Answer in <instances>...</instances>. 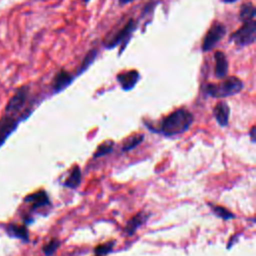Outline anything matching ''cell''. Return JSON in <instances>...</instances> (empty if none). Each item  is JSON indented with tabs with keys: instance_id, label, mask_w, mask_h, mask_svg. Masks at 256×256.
<instances>
[{
	"instance_id": "21",
	"label": "cell",
	"mask_w": 256,
	"mask_h": 256,
	"mask_svg": "<svg viewBox=\"0 0 256 256\" xmlns=\"http://www.w3.org/2000/svg\"><path fill=\"white\" fill-rule=\"evenodd\" d=\"M59 245H60V241L58 239H52L46 245H44V247L42 248L43 253L45 254V256H51L58 249Z\"/></svg>"
},
{
	"instance_id": "12",
	"label": "cell",
	"mask_w": 256,
	"mask_h": 256,
	"mask_svg": "<svg viewBox=\"0 0 256 256\" xmlns=\"http://www.w3.org/2000/svg\"><path fill=\"white\" fill-rule=\"evenodd\" d=\"M24 201L27 203H31L33 209L44 207L46 205H49V203H50L48 195L44 190H39L35 193L27 195L24 198Z\"/></svg>"
},
{
	"instance_id": "9",
	"label": "cell",
	"mask_w": 256,
	"mask_h": 256,
	"mask_svg": "<svg viewBox=\"0 0 256 256\" xmlns=\"http://www.w3.org/2000/svg\"><path fill=\"white\" fill-rule=\"evenodd\" d=\"M72 80H73V76L69 72H67L64 69L60 70L55 75V77L53 78V81H52L53 92L58 93V92L64 90L72 82Z\"/></svg>"
},
{
	"instance_id": "24",
	"label": "cell",
	"mask_w": 256,
	"mask_h": 256,
	"mask_svg": "<svg viewBox=\"0 0 256 256\" xmlns=\"http://www.w3.org/2000/svg\"><path fill=\"white\" fill-rule=\"evenodd\" d=\"M224 3H233V2H236L237 0H222Z\"/></svg>"
},
{
	"instance_id": "3",
	"label": "cell",
	"mask_w": 256,
	"mask_h": 256,
	"mask_svg": "<svg viewBox=\"0 0 256 256\" xmlns=\"http://www.w3.org/2000/svg\"><path fill=\"white\" fill-rule=\"evenodd\" d=\"M229 40L235 43L237 46L244 47L251 45L256 40V22L255 20H251L248 22H244L243 25L233 32Z\"/></svg>"
},
{
	"instance_id": "15",
	"label": "cell",
	"mask_w": 256,
	"mask_h": 256,
	"mask_svg": "<svg viewBox=\"0 0 256 256\" xmlns=\"http://www.w3.org/2000/svg\"><path fill=\"white\" fill-rule=\"evenodd\" d=\"M255 15H256V9L254 7V5L251 2H247V3H243L240 6L239 9V20L241 22H248L251 20L255 19Z\"/></svg>"
},
{
	"instance_id": "11",
	"label": "cell",
	"mask_w": 256,
	"mask_h": 256,
	"mask_svg": "<svg viewBox=\"0 0 256 256\" xmlns=\"http://www.w3.org/2000/svg\"><path fill=\"white\" fill-rule=\"evenodd\" d=\"M148 217H149V214H146L145 212H139L136 215H134L132 218L128 220V222L124 227L125 233L129 236L133 235L136 232V230L146 222Z\"/></svg>"
},
{
	"instance_id": "4",
	"label": "cell",
	"mask_w": 256,
	"mask_h": 256,
	"mask_svg": "<svg viewBox=\"0 0 256 256\" xmlns=\"http://www.w3.org/2000/svg\"><path fill=\"white\" fill-rule=\"evenodd\" d=\"M225 34H226L225 25L218 21L213 22L203 39L202 51L207 52L212 50L214 46L224 37Z\"/></svg>"
},
{
	"instance_id": "19",
	"label": "cell",
	"mask_w": 256,
	"mask_h": 256,
	"mask_svg": "<svg viewBox=\"0 0 256 256\" xmlns=\"http://www.w3.org/2000/svg\"><path fill=\"white\" fill-rule=\"evenodd\" d=\"M113 146H114V142L111 140H107V141L101 143L97 147L96 152L93 154L94 158H98V157H101V156H104V155L110 153L113 150Z\"/></svg>"
},
{
	"instance_id": "18",
	"label": "cell",
	"mask_w": 256,
	"mask_h": 256,
	"mask_svg": "<svg viewBox=\"0 0 256 256\" xmlns=\"http://www.w3.org/2000/svg\"><path fill=\"white\" fill-rule=\"evenodd\" d=\"M212 212L219 218L223 219V220H229L234 218V214L232 212H230L228 209H226L225 207H222L220 205H214L212 203H208Z\"/></svg>"
},
{
	"instance_id": "23",
	"label": "cell",
	"mask_w": 256,
	"mask_h": 256,
	"mask_svg": "<svg viewBox=\"0 0 256 256\" xmlns=\"http://www.w3.org/2000/svg\"><path fill=\"white\" fill-rule=\"evenodd\" d=\"M134 0H118V3H119V5H121V6H123V5H126V4H128V3H131V2H133Z\"/></svg>"
},
{
	"instance_id": "25",
	"label": "cell",
	"mask_w": 256,
	"mask_h": 256,
	"mask_svg": "<svg viewBox=\"0 0 256 256\" xmlns=\"http://www.w3.org/2000/svg\"><path fill=\"white\" fill-rule=\"evenodd\" d=\"M84 1H85V2H88V1H89V0H84Z\"/></svg>"
},
{
	"instance_id": "8",
	"label": "cell",
	"mask_w": 256,
	"mask_h": 256,
	"mask_svg": "<svg viewBox=\"0 0 256 256\" xmlns=\"http://www.w3.org/2000/svg\"><path fill=\"white\" fill-rule=\"evenodd\" d=\"M116 78L118 83L122 87V89L128 91L134 88V86L137 84L140 78V75L137 70H129V71L119 73L116 76Z\"/></svg>"
},
{
	"instance_id": "14",
	"label": "cell",
	"mask_w": 256,
	"mask_h": 256,
	"mask_svg": "<svg viewBox=\"0 0 256 256\" xmlns=\"http://www.w3.org/2000/svg\"><path fill=\"white\" fill-rule=\"evenodd\" d=\"M6 232L10 237L21 239L25 242L29 240V234L25 226H20L17 224H8L6 226Z\"/></svg>"
},
{
	"instance_id": "22",
	"label": "cell",
	"mask_w": 256,
	"mask_h": 256,
	"mask_svg": "<svg viewBox=\"0 0 256 256\" xmlns=\"http://www.w3.org/2000/svg\"><path fill=\"white\" fill-rule=\"evenodd\" d=\"M250 137H251V141L255 142V125H253L250 130Z\"/></svg>"
},
{
	"instance_id": "2",
	"label": "cell",
	"mask_w": 256,
	"mask_h": 256,
	"mask_svg": "<svg viewBox=\"0 0 256 256\" xmlns=\"http://www.w3.org/2000/svg\"><path fill=\"white\" fill-rule=\"evenodd\" d=\"M243 88L241 79L235 76L227 77L219 83H208L202 87L203 92L213 98H224L239 93Z\"/></svg>"
},
{
	"instance_id": "6",
	"label": "cell",
	"mask_w": 256,
	"mask_h": 256,
	"mask_svg": "<svg viewBox=\"0 0 256 256\" xmlns=\"http://www.w3.org/2000/svg\"><path fill=\"white\" fill-rule=\"evenodd\" d=\"M27 97H28V87L26 86L20 87L8 101L5 107V114L14 116L16 113L20 112V110L25 105Z\"/></svg>"
},
{
	"instance_id": "20",
	"label": "cell",
	"mask_w": 256,
	"mask_h": 256,
	"mask_svg": "<svg viewBox=\"0 0 256 256\" xmlns=\"http://www.w3.org/2000/svg\"><path fill=\"white\" fill-rule=\"evenodd\" d=\"M114 245H115V241H110V242H107V243L100 244V245H98L94 248V252H95L96 255H100V256L106 255L109 252H111Z\"/></svg>"
},
{
	"instance_id": "13",
	"label": "cell",
	"mask_w": 256,
	"mask_h": 256,
	"mask_svg": "<svg viewBox=\"0 0 256 256\" xmlns=\"http://www.w3.org/2000/svg\"><path fill=\"white\" fill-rule=\"evenodd\" d=\"M215 58V76L219 79L226 77L228 72V61L226 55L222 51H216Z\"/></svg>"
},
{
	"instance_id": "10",
	"label": "cell",
	"mask_w": 256,
	"mask_h": 256,
	"mask_svg": "<svg viewBox=\"0 0 256 256\" xmlns=\"http://www.w3.org/2000/svg\"><path fill=\"white\" fill-rule=\"evenodd\" d=\"M229 114L230 109L226 102H218L213 108V115L221 127H225L228 125Z\"/></svg>"
},
{
	"instance_id": "7",
	"label": "cell",
	"mask_w": 256,
	"mask_h": 256,
	"mask_svg": "<svg viewBox=\"0 0 256 256\" xmlns=\"http://www.w3.org/2000/svg\"><path fill=\"white\" fill-rule=\"evenodd\" d=\"M19 120L12 115L5 114L0 119V146L4 144L6 139L16 129Z\"/></svg>"
},
{
	"instance_id": "1",
	"label": "cell",
	"mask_w": 256,
	"mask_h": 256,
	"mask_svg": "<svg viewBox=\"0 0 256 256\" xmlns=\"http://www.w3.org/2000/svg\"><path fill=\"white\" fill-rule=\"evenodd\" d=\"M193 120V115L189 110L179 108L162 119L158 131L165 136L182 134L190 128Z\"/></svg>"
},
{
	"instance_id": "26",
	"label": "cell",
	"mask_w": 256,
	"mask_h": 256,
	"mask_svg": "<svg viewBox=\"0 0 256 256\" xmlns=\"http://www.w3.org/2000/svg\"><path fill=\"white\" fill-rule=\"evenodd\" d=\"M96 256H100V255H96Z\"/></svg>"
},
{
	"instance_id": "5",
	"label": "cell",
	"mask_w": 256,
	"mask_h": 256,
	"mask_svg": "<svg viewBox=\"0 0 256 256\" xmlns=\"http://www.w3.org/2000/svg\"><path fill=\"white\" fill-rule=\"evenodd\" d=\"M135 29H136V23L133 19H130L124 27H122L114 35H112L110 38L107 39V41L105 42V46L107 47V49H111L121 44L122 42L126 43Z\"/></svg>"
},
{
	"instance_id": "16",
	"label": "cell",
	"mask_w": 256,
	"mask_h": 256,
	"mask_svg": "<svg viewBox=\"0 0 256 256\" xmlns=\"http://www.w3.org/2000/svg\"><path fill=\"white\" fill-rule=\"evenodd\" d=\"M80 182H81V170L78 165H75L70 170V172L64 182V186L71 188V189H75L79 186Z\"/></svg>"
},
{
	"instance_id": "17",
	"label": "cell",
	"mask_w": 256,
	"mask_h": 256,
	"mask_svg": "<svg viewBox=\"0 0 256 256\" xmlns=\"http://www.w3.org/2000/svg\"><path fill=\"white\" fill-rule=\"evenodd\" d=\"M143 139H144L143 134H133L129 136L122 145V151L125 152V151H130L134 149L143 141Z\"/></svg>"
}]
</instances>
